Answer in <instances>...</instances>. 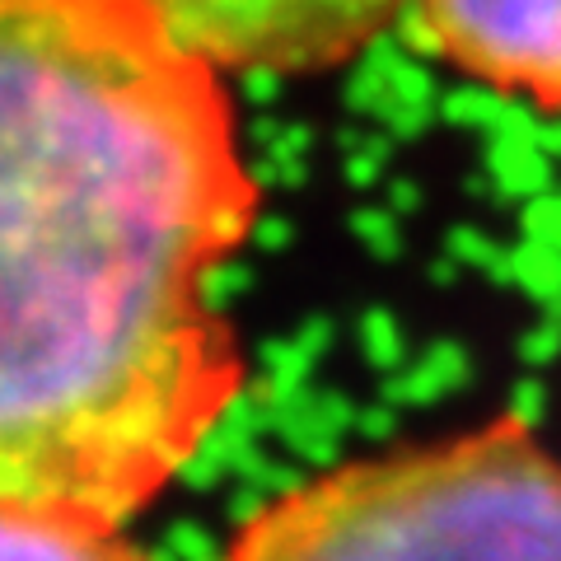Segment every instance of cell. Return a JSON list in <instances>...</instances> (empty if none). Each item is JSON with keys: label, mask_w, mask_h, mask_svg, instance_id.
Listing matches in <instances>:
<instances>
[{"label": "cell", "mask_w": 561, "mask_h": 561, "mask_svg": "<svg viewBox=\"0 0 561 561\" xmlns=\"http://www.w3.org/2000/svg\"><path fill=\"white\" fill-rule=\"evenodd\" d=\"M225 70L150 0H0V501L127 524L243 398Z\"/></svg>", "instance_id": "1"}, {"label": "cell", "mask_w": 561, "mask_h": 561, "mask_svg": "<svg viewBox=\"0 0 561 561\" xmlns=\"http://www.w3.org/2000/svg\"><path fill=\"white\" fill-rule=\"evenodd\" d=\"M220 561H561V459L505 412L286 486Z\"/></svg>", "instance_id": "2"}, {"label": "cell", "mask_w": 561, "mask_h": 561, "mask_svg": "<svg viewBox=\"0 0 561 561\" xmlns=\"http://www.w3.org/2000/svg\"><path fill=\"white\" fill-rule=\"evenodd\" d=\"M412 0H150L225 76H323L356 61Z\"/></svg>", "instance_id": "3"}, {"label": "cell", "mask_w": 561, "mask_h": 561, "mask_svg": "<svg viewBox=\"0 0 561 561\" xmlns=\"http://www.w3.org/2000/svg\"><path fill=\"white\" fill-rule=\"evenodd\" d=\"M426 47L501 99L561 113V0H412Z\"/></svg>", "instance_id": "4"}, {"label": "cell", "mask_w": 561, "mask_h": 561, "mask_svg": "<svg viewBox=\"0 0 561 561\" xmlns=\"http://www.w3.org/2000/svg\"><path fill=\"white\" fill-rule=\"evenodd\" d=\"M0 561H150L122 524L0 501Z\"/></svg>", "instance_id": "5"}]
</instances>
